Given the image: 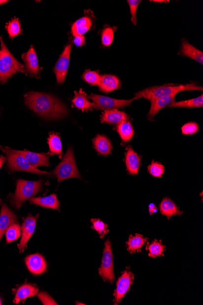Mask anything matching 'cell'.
<instances>
[{
  "mask_svg": "<svg viewBox=\"0 0 203 305\" xmlns=\"http://www.w3.org/2000/svg\"><path fill=\"white\" fill-rule=\"evenodd\" d=\"M148 241L147 238H144L142 234H136L135 236L130 235L129 240L126 242L127 250L130 254L141 252V249Z\"/></svg>",
  "mask_w": 203,
  "mask_h": 305,
  "instance_id": "d4e9b609",
  "label": "cell"
},
{
  "mask_svg": "<svg viewBox=\"0 0 203 305\" xmlns=\"http://www.w3.org/2000/svg\"><path fill=\"white\" fill-rule=\"evenodd\" d=\"M148 173L154 177H161L165 171V168L162 164L158 161H152V163L148 166Z\"/></svg>",
  "mask_w": 203,
  "mask_h": 305,
  "instance_id": "d590c367",
  "label": "cell"
},
{
  "mask_svg": "<svg viewBox=\"0 0 203 305\" xmlns=\"http://www.w3.org/2000/svg\"><path fill=\"white\" fill-rule=\"evenodd\" d=\"M130 6V12L132 15V22L135 25L137 24L136 10L138 5L141 1L140 0H128L127 1Z\"/></svg>",
  "mask_w": 203,
  "mask_h": 305,
  "instance_id": "f35d334b",
  "label": "cell"
},
{
  "mask_svg": "<svg viewBox=\"0 0 203 305\" xmlns=\"http://www.w3.org/2000/svg\"><path fill=\"white\" fill-rule=\"evenodd\" d=\"M6 234V243L9 244L16 241L22 234V228L19 224L16 223L12 224L5 232Z\"/></svg>",
  "mask_w": 203,
  "mask_h": 305,
  "instance_id": "1f68e13d",
  "label": "cell"
},
{
  "mask_svg": "<svg viewBox=\"0 0 203 305\" xmlns=\"http://www.w3.org/2000/svg\"><path fill=\"white\" fill-rule=\"evenodd\" d=\"M160 210L161 213L166 216L168 220L173 216H179L183 213L173 200L168 197L164 198L161 202Z\"/></svg>",
  "mask_w": 203,
  "mask_h": 305,
  "instance_id": "44dd1931",
  "label": "cell"
},
{
  "mask_svg": "<svg viewBox=\"0 0 203 305\" xmlns=\"http://www.w3.org/2000/svg\"><path fill=\"white\" fill-rule=\"evenodd\" d=\"M129 116L125 112L117 109H109L103 112L101 117L102 122L118 125L121 122L127 121Z\"/></svg>",
  "mask_w": 203,
  "mask_h": 305,
  "instance_id": "e0dca14e",
  "label": "cell"
},
{
  "mask_svg": "<svg viewBox=\"0 0 203 305\" xmlns=\"http://www.w3.org/2000/svg\"><path fill=\"white\" fill-rule=\"evenodd\" d=\"M92 20L88 17H83L75 21L72 26L71 32L72 35L75 36H83L92 27Z\"/></svg>",
  "mask_w": 203,
  "mask_h": 305,
  "instance_id": "484cf974",
  "label": "cell"
},
{
  "mask_svg": "<svg viewBox=\"0 0 203 305\" xmlns=\"http://www.w3.org/2000/svg\"><path fill=\"white\" fill-rule=\"evenodd\" d=\"M37 216L29 215L27 218L23 219V223L22 227V235L20 242L18 244L20 253L24 251L27 247L28 242L30 241L31 236L34 233L36 223L38 219Z\"/></svg>",
  "mask_w": 203,
  "mask_h": 305,
  "instance_id": "8fae6325",
  "label": "cell"
},
{
  "mask_svg": "<svg viewBox=\"0 0 203 305\" xmlns=\"http://www.w3.org/2000/svg\"><path fill=\"white\" fill-rule=\"evenodd\" d=\"M57 177L59 182L65 180L76 178L82 179L75 162L73 150L69 148L63 158L52 173Z\"/></svg>",
  "mask_w": 203,
  "mask_h": 305,
  "instance_id": "8992f818",
  "label": "cell"
},
{
  "mask_svg": "<svg viewBox=\"0 0 203 305\" xmlns=\"http://www.w3.org/2000/svg\"><path fill=\"white\" fill-rule=\"evenodd\" d=\"M29 108L44 118H64L68 114L67 106L58 99L48 94L31 92L25 96Z\"/></svg>",
  "mask_w": 203,
  "mask_h": 305,
  "instance_id": "6da1fadb",
  "label": "cell"
},
{
  "mask_svg": "<svg viewBox=\"0 0 203 305\" xmlns=\"http://www.w3.org/2000/svg\"><path fill=\"white\" fill-rule=\"evenodd\" d=\"M93 226L92 229L98 232L101 238H103L106 234L108 233L107 224L104 223L100 219H92L91 220Z\"/></svg>",
  "mask_w": 203,
  "mask_h": 305,
  "instance_id": "d6a6232c",
  "label": "cell"
},
{
  "mask_svg": "<svg viewBox=\"0 0 203 305\" xmlns=\"http://www.w3.org/2000/svg\"><path fill=\"white\" fill-rule=\"evenodd\" d=\"M29 271L35 275H41L47 270V263L42 255L39 254L29 255L25 259Z\"/></svg>",
  "mask_w": 203,
  "mask_h": 305,
  "instance_id": "7c38bea8",
  "label": "cell"
},
{
  "mask_svg": "<svg viewBox=\"0 0 203 305\" xmlns=\"http://www.w3.org/2000/svg\"><path fill=\"white\" fill-rule=\"evenodd\" d=\"M38 289L31 284H24L15 290L14 303L19 304L20 302H24L29 297L37 295Z\"/></svg>",
  "mask_w": 203,
  "mask_h": 305,
  "instance_id": "d6986e66",
  "label": "cell"
},
{
  "mask_svg": "<svg viewBox=\"0 0 203 305\" xmlns=\"http://www.w3.org/2000/svg\"><path fill=\"white\" fill-rule=\"evenodd\" d=\"M114 31L113 28L106 27L102 34V43L105 46L111 45L113 42Z\"/></svg>",
  "mask_w": 203,
  "mask_h": 305,
  "instance_id": "8d00e7d4",
  "label": "cell"
},
{
  "mask_svg": "<svg viewBox=\"0 0 203 305\" xmlns=\"http://www.w3.org/2000/svg\"><path fill=\"white\" fill-rule=\"evenodd\" d=\"M7 1H5V0H0V5L5 3V2H7Z\"/></svg>",
  "mask_w": 203,
  "mask_h": 305,
  "instance_id": "ee69618b",
  "label": "cell"
},
{
  "mask_svg": "<svg viewBox=\"0 0 203 305\" xmlns=\"http://www.w3.org/2000/svg\"><path fill=\"white\" fill-rule=\"evenodd\" d=\"M85 42V39L84 36H75L74 38V43L75 46H81L84 45Z\"/></svg>",
  "mask_w": 203,
  "mask_h": 305,
  "instance_id": "60d3db41",
  "label": "cell"
},
{
  "mask_svg": "<svg viewBox=\"0 0 203 305\" xmlns=\"http://www.w3.org/2000/svg\"><path fill=\"white\" fill-rule=\"evenodd\" d=\"M16 215L9 209L7 206L2 205L1 213H0V241L5 232L12 224L17 222Z\"/></svg>",
  "mask_w": 203,
  "mask_h": 305,
  "instance_id": "9a60e30c",
  "label": "cell"
},
{
  "mask_svg": "<svg viewBox=\"0 0 203 305\" xmlns=\"http://www.w3.org/2000/svg\"><path fill=\"white\" fill-rule=\"evenodd\" d=\"M23 61L25 62V70L31 76H38L40 70L38 65L37 54L33 46H31L27 53L22 55Z\"/></svg>",
  "mask_w": 203,
  "mask_h": 305,
  "instance_id": "4fadbf2b",
  "label": "cell"
},
{
  "mask_svg": "<svg viewBox=\"0 0 203 305\" xmlns=\"http://www.w3.org/2000/svg\"><path fill=\"white\" fill-rule=\"evenodd\" d=\"M75 108L83 111H89L93 109V103L88 100V96L82 89L75 92L73 100L72 101Z\"/></svg>",
  "mask_w": 203,
  "mask_h": 305,
  "instance_id": "4316f807",
  "label": "cell"
},
{
  "mask_svg": "<svg viewBox=\"0 0 203 305\" xmlns=\"http://www.w3.org/2000/svg\"><path fill=\"white\" fill-rule=\"evenodd\" d=\"M42 184L43 181L41 180L37 181L18 180L16 191L11 197L12 204L17 209H19L26 200L30 199L40 191Z\"/></svg>",
  "mask_w": 203,
  "mask_h": 305,
  "instance_id": "277c9868",
  "label": "cell"
},
{
  "mask_svg": "<svg viewBox=\"0 0 203 305\" xmlns=\"http://www.w3.org/2000/svg\"><path fill=\"white\" fill-rule=\"evenodd\" d=\"M135 279L134 273L130 270V267H127L126 270L122 272L120 277H119L116 283V288L114 291V305H118L122 301L126 294L131 289Z\"/></svg>",
  "mask_w": 203,
  "mask_h": 305,
  "instance_id": "9c48e42d",
  "label": "cell"
},
{
  "mask_svg": "<svg viewBox=\"0 0 203 305\" xmlns=\"http://www.w3.org/2000/svg\"><path fill=\"white\" fill-rule=\"evenodd\" d=\"M181 53L182 55L189 57L202 65L203 64V52L192 46L186 40H183L182 43Z\"/></svg>",
  "mask_w": 203,
  "mask_h": 305,
  "instance_id": "cb8c5ba5",
  "label": "cell"
},
{
  "mask_svg": "<svg viewBox=\"0 0 203 305\" xmlns=\"http://www.w3.org/2000/svg\"><path fill=\"white\" fill-rule=\"evenodd\" d=\"M203 96L201 95L199 97L191 99V100L182 101L179 102H174L171 104L170 108H203Z\"/></svg>",
  "mask_w": 203,
  "mask_h": 305,
  "instance_id": "4dcf8cb0",
  "label": "cell"
},
{
  "mask_svg": "<svg viewBox=\"0 0 203 305\" xmlns=\"http://www.w3.org/2000/svg\"><path fill=\"white\" fill-rule=\"evenodd\" d=\"M1 56L0 58V82L2 84L7 82L13 75L18 72L25 73L23 65L17 61L10 53L6 45L0 37Z\"/></svg>",
  "mask_w": 203,
  "mask_h": 305,
  "instance_id": "3957f363",
  "label": "cell"
},
{
  "mask_svg": "<svg viewBox=\"0 0 203 305\" xmlns=\"http://www.w3.org/2000/svg\"><path fill=\"white\" fill-rule=\"evenodd\" d=\"M1 50H0V58H1Z\"/></svg>",
  "mask_w": 203,
  "mask_h": 305,
  "instance_id": "f6af8a7d",
  "label": "cell"
},
{
  "mask_svg": "<svg viewBox=\"0 0 203 305\" xmlns=\"http://www.w3.org/2000/svg\"><path fill=\"white\" fill-rule=\"evenodd\" d=\"M93 102V109L96 110H109V109L124 108L131 105L133 101L137 100L135 97L131 100H117L107 96L91 94L88 96Z\"/></svg>",
  "mask_w": 203,
  "mask_h": 305,
  "instance_id": "52a82bcc",
  "label": "cell"
},
{
  "mask_svg": "<svg viewBox=\"0 0 203 305\" xmlns=\"http://www.w3.org/2000/svg\"><path fill=\"white\" fill-rule=\"evenodd\" d=\"M6 28L10 38H14L19 35L22 31L20 22L17 18L10 21L6 26Z\"/></svg>",
  "mask_w": 203,
  "mask_h": 305,
  "instance_id": "836d02e7",
  "label": "cell"
},
{
  "mask_svg": "<svg viewBox=\"0 0 203 305\" xmlns=\"http://www.w3.org/2000/svg\"><path fill=\"white\" fill-rule=\"evenodd\" d=\"M38 297L43 305H57L56 302L54 301L53 299L51 298L48 294L45 293H39L38 294Z\"/></svg>",
  "mask_w": 203,
  "mask_h": 305,
  "instance_id": "ab89813d",
  "label": "cell"
},
{
  "mask_svg": "<svg viewBox=\"0 0 203 305\" xmlns=\"http://www.w3.org/2000/svg\"><path fill=\"white\" fill-rule=\"evenodd\" d=\"M30 202L36 205L46 208H51V209L54 210H59L60 207V203L55 194H51L46 197H33L31 198Z\"/></svg>",
  "mask_w": 203,
  "mask_h": 305,
  "instance_id": "7402d4cb",
  "label": "cell"
},
{
  "mask_svg": "<svg viewBox=\"0 0 203 305\" xmlns=\"http://www.w3.org/2000/svg\"><path fill=\"white\" fill-rule=\"evenodd\" d=\"M145 249L148 250V256L151 258H157L164 256V252L166 249L165 245L162 244L161 240L155 239L150 244L147 242Z\"/></svg>",
  "mask_w": 203,
  "mask_h": 305,
  "instance_id": "83f0119b",
  "label": "cell"
},
{
  "mask_svg": "<svg viewBox=\"0 0 203 305\" xmlns=\"http://www.w3.org/2000/svg\"><path fill=\"white\" fill-rule=\"evenodd\" d=\"M5 161H6V158L3 157V156H0V169H1V167L3 165Z\"/></svg>",
  "mask_w": 203,
  "mask_h": 305,
  "instance_id": "7bdbcfd3",
  "label": "cell"
},
{
  "mask_svg": "<svg viewBox=\"0 0 203 305\" xmlns=\"http://www.w3.org/2000/svg\"><path fill=\"white\" fill-rule=\"evenodd\" d=\"M140 156L133 150L132 148L127 149L126 153V165L127 170L131 175H137L140 166Z\"/></svg>",
  "mask_w": 203,
  "mask_h": 305,
  "instance_id": "2e32d148",
  "label": "cell"
},
{
  "mask_svg": "<svg viewBox=\"0 0 203 305\" xmlns=\"http://www.w3.org/2000/svg\"><path fill=\"white\" fill-rule=\"evenodd\" d=\"M148 211H149L150 215H153V213H157L158 211L157 206L153 204V203H150L149 206H148Z\"/></svg>",
  "mask_w": 203,
  "mask_h": 305,
  "instance_id": "b9f144b4",
  "label": "cell"
},
{
  "mask_svg": "<svg viewBox=\"0 0 203 305\" xmlns=\"http://www.w3.org/2000/svg\"><path fill=\"white\" fill-rule=\"evenodd\" d=\"M0 305H1V300H0Z\"/></svg>",
  "mask_w": 203,
  "mask_h": 305,
  "instance_id": "bcb514c9",
  "label": "cell"
},
{
  "mask_svg": "<svg viewBox=\"0 0 203 305\" xmlns=\"http://www.w3.org/2000/svg\"><path fill=\"white\" fill-rule=\"evenodd\" d=\"M16 151L18 153L24 156L29 163L34 168H37L38 166H48L49 165V157H51V153L33 152L27 150Z\"/></svg>",
  "mask_w": 203,
  "mask_h": 305,
  "instance_id": "5bb4252c",
  "label": "cell"
},
{
  "mask_svg": "<svg viewBox=\"0 0 203 305\" xmlns=\"http://www.w3.org/2000/svg\"><path fill=\"white\" fill-rule=\"evenodd\" d=\"M203 90L202 86L191 83L186 85H165L155 86L146 88L136 93L137 99L143 98L148 100L155 99L168 97V96L176 95L179 92L183 91Z\"/></svg>",
  "mask_w": 203,
  "mask_h": 305,
  "instance_id": "7a4b0ae2",
  "label": "cell"
},
{
  "mask_svg": "<svg viewBox=\"0 0 203 305\" xmlns=\"http://www.w3.org/2000/svg\"><path fill=\"white\" fill-rule=\"evenodd\" d=\"M93 143L95 150L100 154L106 156L111 153L113 147L110 140L105 135H97L94 139Z\"/></svg>",
  "mask_w": 203,
  "mask_h": 305,
  "instance_id": "603a6c76",
  "label": "cell"
},
{
  "mask_svg": "<svg viewBox=\"0 0 203 305\" xmlns=\"http://www.w3.org/2000/svg\"><path fill=\"white\" fill-rule=\"evenodd\" d=\"M0 202H1V200H0Z\"/></svg>",
  "mask_w": 203,
  "mask_h": 305,
  "instance_id": "7dc6e473",
  "label": "cell"
},
{
  "mask_svg": "<svg viewBox=\"0 0 203 305\" xmlns=\"http://www.w3.org/2000/svg\"><path fill=\"white\" fill-rule=\"evenodd\" d=\"M101 76L97 72L92 71L90 70H86L83 75V79L92 85H98L100 83Z\"/></svg>",
  "mask_w": 203,
  "mask_h": 305,
  "instance_id": "e575fe53",
  "label": "cell"
},
{
  "mask_svg": "<svg viewBox=\"0 0 203 305\" xmlns=\"http://www.w3.org/2000/svg\"><path fill=\"white\" fill-rule=\"evenodd\" d=\"M199 126L196 122H188L182 127V133L184 135H193L199 131Z\"/></svg>",
  "mask_w": 203,
  "mask_h": 305,
  "instance_id": "74e56055",
  "label": "cell"
},
{
  "mask_svg": "<svg viewBox=\"0 0 203 305\" xmlns=\"http://www.w3.org/2000/svg\"><path fill=\"white\" fill-rule=\"evenodd\" d=\"M99 273L105 282L113 283L115 280L114 273L113 254L110 239H107L105 242Z\"/></svg>",
  "mask_w": 203,
  "mask_h": 305,
  "instance_id": "ba28073f",
  "label": "cell"
},
{
  "mask_svg": "<svg viewBox=\"0 0 203 305\" xmlns=\"http://www.w3.org/2000/svg\"><path fill=\"white\" fill-rule=\"evenodd\" d=\"M0 150L6 153L7 159V167L12 171H23L34 173L39 175H48L49 173L43 171L31 165L24 156L12 150L8 147L0 146Z\"/></svg>",
  "mask_w": 203,
  "mask_h": 305,
  "instance_id": "5b68a950",
  "label": "cell"
},
{
  "mask_svg": "<svg viewBox=\"0 0 203 305\" xmlns=\"http://www.w3.org/2000/svg\"><path fill=\"white\" fill-rule=\"evenodd\" d=\"M116 130L124 142H129L134 137V127L129 121H125L118 124Z\"/></svg>",
  "mask_w": 203,
  "mask_h": 305,
  "instance_id": "f1b7e54d",
  "label": "cell"
},
{
  "mask_svg": "<svg viewBox=\"0 0 203 305\" xmlns=\"http://www.w3.org/2000/svg\"><path fill=\"white\" fill-rule=\"evenodd\" d=\"M48 145L51 154H56L62 157V145L61 137L55 133H52L48 138Z\"/></svg>",
  "mask_w": 203,
  "mask_h": 305,
  "instance_id": "f546056e",
  "label": "cell"
},
{
  "mask_svg": "<svg viewBox=\"0 0 203 305\" xmlns=\"http://www.w3.org/2000/svg\"><path fill=\"white\" fill-rule=\"evenodd\" d=\"M71 45H67L60 56L54 71L55 73L57 81L58 83H63L67 76L69 65L70 55H71Z\"/></svg>",
  "mask_w": 203,
  "mask_h": 305,
  "instance_id": "30bf717a",
  "label": "cell"
},
{
  "mask_svg": "<svg viewBox=\"0 0 203 305\" xmlns=\"http://www.w3.org/2000/svg\"><path fill=\"white\" fill-rule=\"evenodd\" d=\"M98 86L102 92L110 93L120 88L121 83L115 76L105 75L101 76Z\"/></svg>",
  "mask_w": 203,
  "mask_h": 305,
  "instance_id": "ac0fdd59",
  "label": "cell"
},
{
  "mask_svg": "<svg viewBox=\"0 0 203 305\" xmlns=\"http://www.w3.org/2000/svg\"><path fill=\"white\" fill-rule=\"evenodd\" d=\"M175 96L176 95H172L151 100V107L149 112H148L149 118L151 119L154 118L156 114L161 111V109L169 107L171 104L174 103Z\"/></svg>",
  "mask_w": 203,
  "mask_h": 305,
  "instance_id": "ffe728a7",
  "label": "cell"
}]
</instances>
